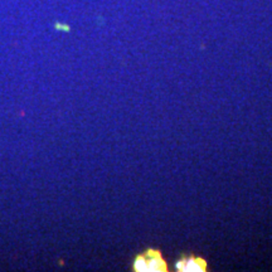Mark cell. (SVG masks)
Returning <instances> with one entry per match:
<instances>
[{
  "instance_id": "6da1fadb",
  "label": "cell",
  "mask_w": 272,
  "mask_h": 272,
  "mask_svg": "<svg viewBox=\"0 0 272 272\" xmlns=\"http://www.w3.org/2000/svg\"><path fill=\"white\" fill-rule=\"evenodd\" d=\"M132 270L135 272H166L168 265L160 251L149 248L135 257Z\"/></svg>"
},
{
  "instance_id": "7a4b0ae2",
  "label": "cell",
  "mask_w": 272,
  "mask_h": 272,
  "mask_svg": "<svg viewBox=\"0 0 272 272\" xmlns=\"http://www.w3.org/2000/svg\"><path fill=\"white\" fill-rule=\"evenodd\" d=\"M175 270L179 272H205L207 271V261L202 257L195 256L181 257L175 263Z\"/></svg>"
}]
</instances>
